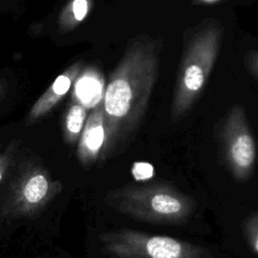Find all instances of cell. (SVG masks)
I'll list each match as a JSON object with an SVG mask.
<instances>
[{
  "label": "cell",
  "mask_w": 258,
  "mask_h": 258,
  "mask_svg": "<svg viewBox=\"0 0 258 258\" xmlns=\"http://www.w3.org/2000/svg\"><path fill=\"white\" fill-rule=\"evenodd\" d=\"M160 51L158 40L136 37L112 72L101 100L107 132L105 148L139 126L158 78Z\"/></svg>",
  "instance_id": "obj_1"
},
{
  "label": "cell",
  "mask_w": 258,
  "mask_h": 258,
  "mask_svg": "<svg viewBox=\"0 0 258 258\" xmlns=\"http://www.w3.org/2000/svg\"><path fill=\"white\" fill-rule=\"evenodd\" d=\"M224 27L214 18H205L184 36L182 54L175 79L169 117L182 120L203 93L222 46Z\"/></svg>",
  "instance_id": "obj_2"
},
{
  "label": "cell",
  "mask_w": 258,
  "mask_h": 258,
  "mask_svg": "<svg viewBox=\"0 0 258 258\" xmlns=\"http://www.w3.org/2000/svg\"><path fill=\"white\" fill-rule=\"evenodd\" d=\"M219 137L224 159L233 174L239 178L249 176L256 161L257 145L242 105H233L221 120Z\"/></svg>",
  "instance_id": "obj_3"
},
{
  "label": "cell",
  "mask_w": 258,
  "mask_h": 258,
  "mask_svg": "<svg viewBox=\"0 0 258 258\" xmlns=\"http://www.w3.org/2000/svg\"><path fill=\"white\" fill-rule=\"evenodd\" d=\"M82 69V62L77 61L56 77L52 84L31 106L25 120V124L27 126L38 122L62 100L72 88L73 84L77 81Z\"/></svg>",
  "instance_id": "obj_4"
},
{
  "label": "cell",
  "mask_w": 258,
  "mask_h": 258,
  "mask_svg": "<svg viewBox=\"0 0 258 258\" xmlns=\"http://www.w3.org/2000/svg\"><path fill=\"white\" fill-rule=\"evenodd\" d=\"M106 139L105 113L100 101L88 115L84 130L80 136L79 153L81 157L86 159L97 156L99 151L105 147Z\"/></svg>",
  "instance_id": "obj_5"
},
{
  "label": "cell",
  "mask_w": 258,
  "mask_h": 258,
  "mask_svg": "<svg viewBox=\"0 0 258 258\" xmlns=\"http://www.w3.org/2000/svg\"><path fill=\"white\" fill-rule=\"evenodd\" d=\"M93 8V0H70L61 9L57 24L60 32L75 29L90 13Z\"/></svg>",
  "instance_id": "obj_6"
},
{
  "label": "cell",
  "mask_w": 258,
  "mask_h": 258,
  "mask_svg": "<svg viewBox=\"0 0 258 258\" xmlns=\"http://www.w3.org/2000/svg\"><path fill=\"white\" fill-rule=\"evenodd\" d=\"M88 119V108L80 102L74 101L66 111L63 117V135L68 142H75L80 138Z\"/></svg>",
  "instance_id": "obj_7"
},
{
  "label": "cell",
  "mask_w": 258,
  "mask_h": 258,
  "mask_svg": "<svg viewBox=\"0 0 258 258\" xmlns=\"http://www.w3.org/2000/svg\"><path fill=\"white\" fill-rule=\"evenodd\" d=\"M151 208L157 214L163 216H181L186 212V206L183 201L175 196L159 192L152 197L150 201Z\"/></svg>",
  "instance_id": "obj_8"
},
{
  "label": "cell",
  "mask_w": 258,
  "mask_h": 258,
  "mask_svg": "<svg viewBox=\"0 0 258 258\" xmlns=\"http://www.w3.org/2000/svg\"><path fill=\"white\" fill-rule=\"evenodd\" d=\"M48 189L46 177L41 173L33 174L25 183L23 196L27 202L35 204L44 198Z\"/></svg>",
  "instance_id": "obj_9"
},
{
  "label": "cell",
  "mask_w": 258,
  "mask_h": 258,
  "mask_svg": "<svg viewBox=\"0 0 258 258\" xmlns=\"http://www.w3.org/2000/svg\"><path fill=\"white\" fill-rule=\"evenodd\" d=\"M153 166L148 162H135L132 167V174L136 180H145L153 176Z\"/></svg>",
  "instance_id": "obj_10"
},
{
  "label": "cell",
  "mask_w": 258,
  "mask_h": 258,
  "mask_svg": "<svg viewBox=\"0 0 258 258\" xmlns=\"http://www.w3.org/2000/svg\"><path fill=\"white\" fill-rule=\"evenodd\" d=\"M244 66L247 72L258 81V49H251L245 53Z\"/></svg>",
  "instance_id": "obj_11"
},
{
  "label": "cell",
  "mask_w": 258,
  "mask_h": 258,
  "mask_svg": "<svg viewBox=\"0 0 258 258\" xmlns=\"http://www.w3.org/2000/svg\"><path fill=\"white\" fill-rule=\"evenodd\" d=\"M224 0H191L192 5L197 6H211V5H216Z\"/></svg>",
  "instance_id": "obj_12"
},
{
  "label": "cell",
  "mask_w": 258,
  "mask_h": 258,
  "mask_svg": "<svg viewBox=\"0 0 258 258\" xmlns=\"http://www.w3.org/2000/svg\"><path fill=\"white\" fill-rule=\"evenodd\" d=\"M8 91V83L7 80L4 78L0 79V103L3 101V99L5 98L6 94Z\"/></svg>",
  "instance_id": "obj_13"
},
{
  "label": "cell",
  "mask_w": 258,
  "mask_h": 258,
  "mask_svg": "<svg viewBox=\"0 0 258 258\" xmlns=\"http://www.w3.org/2000/svg\"><path fill=\"white\" fill-rule=\"evenodd\" d=\"M5 162V158L3 156H0V180L2 178V168H1V165H3Z\"/></svg>",
  "instance_id": "obj_14"
},
{
  "label": "cell",
  "mask_w": 258,
  "mask_h": 258,
  "mask_svg": "<svg viewBox=\"0 0 258 258\" xmlns=\"http://www.w3.org/2000/svg\"><path fill=\"white\" fill-rule=\"evenodd\" d=\"M254 249H255V251L258 253V236L256 237L255 242H254Z\"/></svg>",
  "instance_id": "obj_15"
}]
</instances>
